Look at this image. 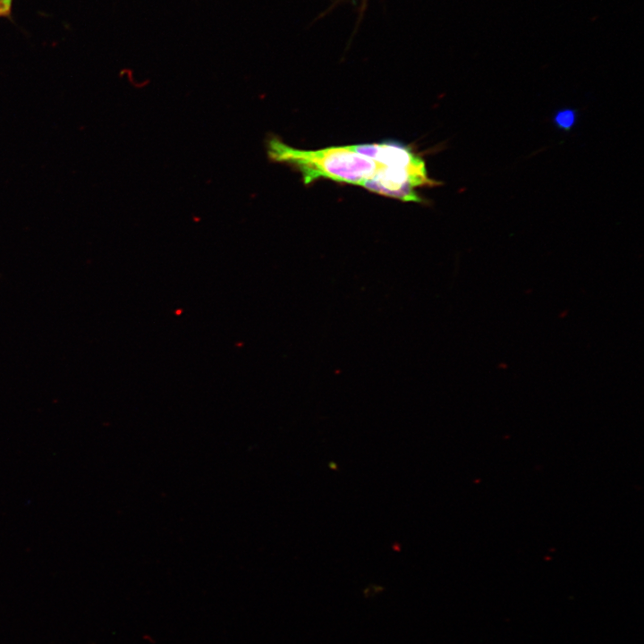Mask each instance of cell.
<instances>
[{"label":"cell","instance_id":"cell-1","mask_svg":"<svg viewBox=\"0 0 644 644\" xmlns=\"http://www.w3.org/2000/svg\"><path fill=\"white\" fill-rule=\"evenodd\" d=\"M267 149L273 161L296 167L305 184L325 178L364 187L386 166L356 152L352 146L303 150L273 137L267 140Z\"/></svg>","mask_w":644,"mask_h":644},{"label":"cell","instance_id":"cell-3","mask_svg":"<svg viewBox=\"0 0 644 644\" xmlns=\"http://www.w3.org/2000/svg\"><path fill=\"white\" fill-rule=\"evenodd\" d=\"M577 120L578 112L571 107L556 110L552 117L555 126L564 131H570L575 126Z\"/></svg>","mask_w":644,"mask_h":644},{"label":"cell","instance_id":"cell-2","mask_svg":"<svg viewBox=\"0 0 644 644\" xmlns=\"http://www.w3.org/2000/svg\"><path fill=\"white\" fill-rule=\"evenodd\" d=\"M352 148L356 152L385 165L403 168L419 175H428L424 160L401 143L392 141L360 144L353 145Z\"/></svg>","mask_w":644,"mask_h":644},{"label":"cell","instance_id":"cell-4","mask_svg":"<svg viewBox=\"0 0 644 644\" xmlns=\"http://www.w3.org/2000/svg\"><path fill=\"white\" fill-rule=\"evenodd\" d=\"M13 0H0V17L9 16L12 10Z\"/></svg>","mask_w":644,"mask_h":644}]
</instances>
